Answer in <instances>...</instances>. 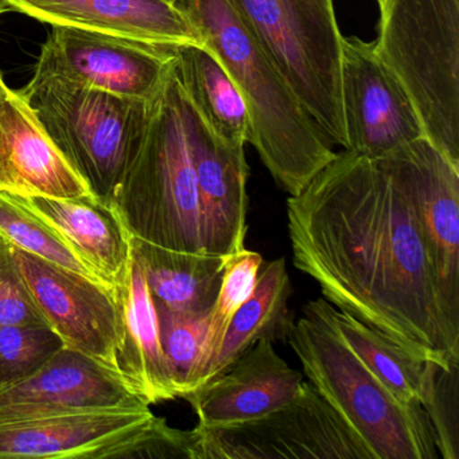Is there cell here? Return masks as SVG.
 I'll return each mask as SVG.
<instances>
[{
    "mask_svg": "<svg viewBox=\"0 0 459 459\" xmlns=\"http://www.w3.org/2000/svg\"><path fill=\"white\" fill-rule=\"evenodd\" d=\"M303 314L324 322L351 353L403 403L420 404L424 362L385 333L333 307L326 299L310 300Z\"/></svg>",
    "mask_w": 459,
    "mask_h": 459,
    "instance_id": "obj_24",
    "label": "cell"
},
{
    "mask_svg": "<svg viewBox=\"0 0 459 459\" xmlns=\"http://www.w3.org/2000/svg\"><path fill=\"white\" fill-rule=\"evenodd\" d=\"M341 101L348 149L368 160H381L423 138V127L410 96L376 53L375 45L342 37Z\"/></svg>",
    "mask_w": 459,
    "mask_h": 459,
    "instance_id": "obj_10",
    "label": "cell"
},
{
    "mask_svg": "<svg viewBox=\"0 0 459 459\" xmlns=\"http://www.w3.org/2000/svg\"><path fill=\"white\" fill-rule=\"evenodd\" d=\"M235 82L251 122V141L273 178L297 195L337 152L300 106L230 0H176Z\"/></svg>",
    "mask_w": 459,
    "mask_h": 459,
    "instance_id": "obj_2",
    "label": "cell"
},
{
    "mask_svg": "<svg viewBox=\"0 0 459 459\" xmlns=\"http://www.w3.org/2000/svg\"><path fill=\"white\" fill-rule=\"evenodd\" d=\"M20 92L92 195L111 203L141 141L150 101L39 74Z\"/></svg>",
    "mask_w": 459,
    "mask_h": 459,
    "instance_id": "obj_7",
    "label": "cell"
},
{
    "mask_svg": "<svg viewBox=\"0 0 459 459\" xmlns=\"http://www.w3.org/2000/svg\"><path fill=\"white\" fill-rule=\"evenodd\" d=\"M13 255L48 326L64 345L117 369L120 334L117 291L15 247Z\"/></svg>",
    "mask_w": 459,
    "mask_h": 459,
    "instance_id": "obj_11",
    "label": "cell"
},
{
    "mask_svg": "<svg viewBox=\"0 0 459 459\" xmlns=\"http://www.w3.org/2000/svg\"><path fill=\"white\" fill-rule=\"evenodd\" d=\"M459 359L446 364L424 362L419 403L426 412L437 453L443 459H459Z\"/></svg>",
    "mask_w": 459,
    "mask_h": 459,
    "instance_id": "obj_27",
    "label": "cell"
},
{
    "mask_svg": "<svg viewBox=\"0 0 459 459\" xmlns=\"http://www.w3.org/2000/svg\"><path fill=\"white\" fill-rule=\"evenodd\" d=\"M134 238L184 252H205L197 179L173 68L149 103L143 134L111 200Z\"/></svg>",
    "mask_w": 459,
    "mask_h": 459,
    "instance_id": "obj_3",
    "label": "cell"
},
{
    "mask_svg": "<svg viewBox=\"0 0 459 459\" xmlns=\"http://www.w3.org/2000/svg\"><path fill=\"white\" fill-rule=\"evenodd\" d=\"M195 429L201 459H373L359 435L305 381L294 399L260 418Z\"/></svg>",
    "mask_w": 459,
    "mask_h": 459,
    "instance_id": "obj_8",
    "label": "cell"
},
{
    "mask_svg": "<svg viewBox=\"0 0 459 459\" xmlns=\"http://www.w3.org/2000/svg\"><path fill=\"white\" fill-rule=\"evenodd\" d=\"M79 252L84 262L109 289L117 291L127 278L133 246L117 209L95 195L52 198L26 195Z\"/></svg>",
    "mask_w": 459,
    "mask_h": 459,
    "instance_id": "obj_20",
    "label": "cell"
},
{
    "mask_svg": "<svg viewBox=\"0 0 459 459\" xmlns=\"http://www.w3.org/2000/svg\"><path fill=\"white\" fill-rule=\"evenodd\" d=\"M0 236L15 248L103 283L71 241L31 206L26 195L4 187H0Z\"/></svg>",
    "mask_w": 459,
    "mask_h": 459,
    "instance_id": "obj_25",
    "label": "cell"
},
{
    "mask_svg": "<svg viewBox=\"0 0 459 459\" xmlns=\"http://www.w3.org/2000/svg\"><path fill=\"white\" fill-rule=\"evenodd\" d=\"M63 346L47 325L0 327V394L36 375Z\"/></svg>",
    "mask_w": 459,
    "mask_h": 459,
    "instance_id": "obj_28",
    "label": "cell"
},
{
    "mask_svg": "<svg viewBox=\"0 0 459 459\" xmlns=\"http://www.w3.org/2000/svg\"><path fill=\"white\" fill-rule=\"evenodd\" d=\"M6 12H9V10H7V7L4 6V2H2V0H0V15L4 14V13H6Z\"/></svg>",
    "mask_w": 459,
    "mask_h": 459,
    "instance_id": "obj_32",
    "label": "cell"
},
{
    "mask_svg": "<svg viewBox=\"0 0 459 459\" xmlns=\"http://www.w3.org/2000/svg\"><path fill=\"white\" fill-rule=\"evenodd\" d=\"M106 459H201L200 432L173 429L154 416L138 434L115 445Z\"/></svg>",
    "mask_w": 459,
    "mask_h": 459,
    "instance_id": "obj_30",
    "label": "cell"
},
{
    "mask_svg": "<svg viewBox=\"0 0 459 459\" xmlns=\"http://www.w3.org/2000/svg\"><path fill=\"white\" fill-rule=\"evenodd\" d=\"M171 65L169 47H154L68 26H52L34 74L134 100L152 101Z\"/></svg>",
    "mask_w": 459,
    "mask_h": 459,
    "instance_id": "obj_9",
    "label": "cell"
},
{
    "mask_svg": "<svg viewBox=\"0 0 459 459\" xmlns=\"http://www.w3.org/2000/svg\"><path fill=\"white\" fill-rule=\"evenodd\" d=\"M375 49L429 139L459 169V0H384Z\"/></svg>",
    "mask_w": 459,
    "mask_h": 459,
    "instance_id": "obj_4",
    "label": "cell"
},
{
    "mask_svg": "<svg viewBox=\"0 0 459 459\" xmlns=\"http://www.w3.org/2000/svg\"><path fill=\"white\" fill-rule=\"evenodd\" d=\"M149 405L117 369L64 345L28 380L0 394V421Z\"/></svg>",
    "mask_w": 459,
    "mask_h": 459,
    "instance_id": "obj_14",
    "label": "cell"
},
{
    "mask_svg": "<svg viewBox=\"0 0 459 459\" xmlns=\"http://www.w3.org/2000/svg\"><path fill=\"white\" fill-rule=\"evenodd\" d=\"M287 342L316 391L367 445L373 459H437L420 404L397 399L319 319L305 314Z\"/></svg>",
    "mask_w": 459,
    "mask_h": 459,
    "instance_id": "obj_5",
    "label": "cell"
},
{
    "mask_svg": "<svg viewBox=\"0 0 459 459\" xmlns=\"http://www.w3.org/2000/svg\"><path fill=\"white\" fill-rule=\"evenodd\" d=\"M182 91L212 133L246 149L251 141L248 109L219 58L205 45L169 47Z\"/></svg>",
    "mask_w": 459,
    "mask_h": 459,
    "instance_id": "obj_22",
    "label": "cell"
},
{
    "mask_svg": "<svg viewBox=\"0 0 459 459\" xmlns=\"http://www.w3.org/2000/svg\"><path fill=\"white\" fill-rule=\"evenodd\" d=\"M263 265L262 255L243 248L228 259L224 278L217 294L216 302L212 307L209 322L208 343H206L205 364L201 377L211 359L216 354L230 318L238 307L251 297L257 276ZM198 381V385H200Z\"/></svg>",
    "mask_w": 459,
    "mask_h": 459,
    "instance_id": "obj_29",
    "label": "cell"
},
{
    "mask_svg": "<svg viewBox=\"0 0 459 459\" xmlns=\"http://www.w3.org/2000/svg\"><path fill=\"white\" fill-rule=\"evenodd\" d=\"M131 246L157 307L190 314L212 310L230 256L176 251L134 236Z\"/></svg>",
    "mask_w": 459,
    "mask_h": 459,
    "instance_id": "obj_21",
    "label": "cell"
},
{
    "mask_svg": "<svg viewBox=\"0 0 459 459\" xmlns=\"http://www.w3.org/2000/svg\"><path fill=\"white\" fill-rule=\"evenodd\" d=\"M384 160L412 201L443 303L459 327V169L424 136Z\"/></svg>",
    "mask_w": 459,
    "mask_h": 459,
    "instance_id": "obj_12",
    "label": "cell"
},
{
    "mask_svg": "<svg viewBox=\"0 0 459 459\" xmlns=\"http://www.w3.org/2000/svg\"><path fill=\"white\" fill-rule=\"evenodd\" d=\"M291 292L283 257L262 265L251 297L230 318L221 343L201 377L200 385L224 372L259 341L287 342L295 324L289 307Z\"/></svg>",
    "mask_w": 459,
    "mask_h": 459,
    "instance_id": "obj_23",
    "label": "cell"
},
{
    "mask_svg": "<svg viewBox=\"0 0 459 459\" xmlns=\"http://www.w3.org/2000/svg\"><path fill=\"white\" fill-rule=\"evenodd\" d=\"M376 2H377V4H383L384 0H376Z\"/></svg>",
    "mask_w": 459,
    "mask_h": 459,
    "instance_id": "obj_34",
    "label": "cell"
},
{
    "mask_svg": "<svg viewBox=\"0 0 459 459\" xmlns=\"http://www.w3.org/2000/svg\"><path fill=\"white\" fill-rule=\"evenodd\" d=\"M0 187L52 198L93 195L30 104L6 84L0 88Z\"/></svg>",
    "mask_w": 459,
    "mask_h": 459,
    "instance_id": "obj_18",
    "label": "cell"
},
{
    "mask_svg": "<svg viewBox=\"0 0 459 459\" xmlns=\"http://www.w3.org/2000/svg\"><path fill=\"white\" fill-rule=\"evenodd\" d=\"M7 10L50 26H68L154 47L201 44L176 0H2Z\"/></svg>",
    "mask_w": 459,
    "mask_h": 459,
    "instance_id": "obj_16",
    "label": "cell"
},
{
    "mask_svg": "<svg viewBox=\"0 0 459 459\" xmlns=\"http://www.w3.org/2000/svg\"><path fill=\"white\" fill-rule=\"evenodd\" d=\"M292 257L327 302L421 361L459 359L412 201L384 158L335 155L287 201Z\"/></svg>",
    "mask_w": 459,
    "mask_h": 459,
    "instance_id": "obj_1",
    "label": "cell"
},
{
    "mask_svg": "<svg viewBox=\"0 0 459 459\" xmlns=\"http://www.w3.org/2000/svg\"><path fill=\"white\" fill-rule=\"evenodd\" d=\"M117 295L120 308L117 372L149 405L177 399L160 343L157 308L134 255Z\"/></svg>",
    "mask_w": 459,
    "mask_h": 459,
    "instance_id": "obj_19",
    "label": "cell"
},
{
    "mask_svg": "<svg viewBox=\"0 0 459 459\" xmlns=\"http://www.w3.org/2000/svg\"><path fill=\"white\" fill-rule=\"evenodd\" d=\"M332 146L348 149L333 0H230Z\"/></svg>",
    "mask_w": 459,
    "mask_h": 459,
    "instance_id": "obj_6",
    "label": "cell"
},
{
    "mask_svg": "<svg viewBox=\"0 0 459 459\" xmlns=\"http://www.w3.org/2000/svg\"><path fill=\"white\" fill-rule=\"evenodd\" d=\"M154 416L142 405L0 421V458L106 459Z\"/></svg>",
    "mask_w": 459,
    "mask_h": 459,
    "instance_id": "obj_15",
    "label": "cell"
},
{
    "mask_svg": "<svg viewBox=\"0 0 459 459\" xmlns=\"http://www.w3.org/2000/svg\"><path fill=\"white\" fill-rule=\"evenodd\" d=\"M182 112L197 179L204 249L232 256L246 243L249 177L246 149L230 146L214 135L184 91Z\"/></svg>",
    "mask_w": 459,
    "mask_h": 459,
    "instance_id": "obj_13",
    "label": "cell"
},
{
    "mask_svg": "<svg viewBox=\"0 0 459 459\" xmlns=\"http://www.w3.org/2000/svg\"><path fill=\"white\" fill-rule=\"evenodd\" d=\"M4 84H6V82H4V76L0 74V88L4 87Z\"/></svg>",
    "mask_w": 459,
    "mask_h": 459,
    "instance_id": "obj_33",
    "label": "cell"
},
{
    "mask_svg": "<svg viewBox=\"0 0 459 459\" xmlns=\"http://www.w3.org/2000/svg\"><path fill=\"white\" fill-rule=\"evenodd\" d=\"M160 343L177 399L197 388L205 364L212 310L204 313H174L157 307Z\"/></svg>",
    "mask_w": 459,
    "mask_h": 459,
    "instance_id": "obj_26",
    "label": "cell"
},
{
    "mask_svg": "<svg viewBox=\"0 0 459 459\" xmlns=\"http://www.w3.org/2000/svg\"><path fill=\"white\" fill-rule=\"evenodd\" d=\"M302 384L303 373L262 340L184 399L195 410L197 426L211 429L260 418L294 399Z\"/></svg>",
    "mask_w": 459,
    "mask_h": 459,
    "instance_id": "obj_17",
    "label": "cell"
},
{
    "mask_svg": "<svg viewBox=\"0 0 459 459\" xmlns=\"http://www.w3.org/2000/svg\"><path fill=\"white\" fill-rule=\"evenodd\" d=\"M29 325L48 326L18 270L12 244L0 236V327Z\"/></svg>",
    "mask_w": 459,
    "mask_h": 459,
    "instance_id": "obj_31",
    "label": "cell"
}]
</instances>
